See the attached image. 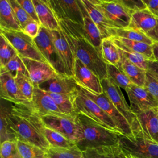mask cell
<instances>
[{"label":"cell","instance_id":"cell-1","mask_svg":"<svg viewBox=\"0 0 158 158\" xmlns=\"http://www.w3.org/2000/svg\"><path fill=\"white\" fill-rule=\"evenodd\" d=\"M7 118L17 140L35 145L45 151L49 148L44 135V125L31 102L12 103L7 107Z\"/></svg>","mask_w":158,"mask_h":158},{"label":"cell","instance_id":"cell-2","mask_svg":"<svg viewBox=\"0 0 158 158\" xmlns=\"http://www.w3.org/2000/svg\"><path fill=\"white\" fill-rule=\"evenodd\" d=\"M57 20L75 58L81 61L100 80L107 77V64L86 38L83 27L69 20Z\"/></svg>","mask_w":158,"mask_h":158},{"label":"cell","instance_id":"cell-3","mask_svg":"<svg viewBox=\"0 0 158 158\" xmlns=\"http://www.w3.org/2000/svg\"><path fill=\"white\" fill-rule=\"evenodd\" d=\"M75 120L80 131V138L76 145L82 151L88 148L118 144L121 134L106 128L83 114L78 113Z\"/></svg>","mask_w":158,"mask_h":158},{"label":"cell","instance_id":"cell-4","mask_svg":"<svg viewBox=\"0 0 158 158\" xmlns=\"http://www.w3.org/2000/svg\"><path fill=\"white\" fill-rule=\"evenodd\" d=\"M75 107L77 114H83L106 128L121 134L110 117L85 93L80 86L75 99Z\"/></svg>","mask_w":158,"mask_h":158},{"label":"cell","instance_id":"cell-5","mask_svg":"<svg viewBox=\"0 0 158 158\" xmlns=\"http://www.w3.org/2000/svg\"><path fill=\"white\" fill-rule=\"evenodd\" d=\"M1 34L3 35L9 41L21 58L47 62L38 49L34 40L27 35L22 30L16 31L1 28Z\"/></svg>","mask_w":158,"mask_h":158},{"label":"cell","instance_id":"cell-6","mask_svg":"<svg viewBox=\"0 0 158 158\" xmlns=\"http://www.w3.org/2000/svg\"><path fill=\"white\" fill-rule=\"evenodd\" d=\"M120 147L136 158H158V143L141 136L120 135Z\"/></svg>","mask_w":158,"mask_h":158},{"label":"cell","instance_id":"cell-7","mask_svg":"<svg viewBox=\"0 0 158 158\" xmlns=\"http://www.w3.org/2000/svg\"><path fill=\"white\" fill-rule=\"evenodd\" d=\"M34 41L47 62L56 73L61 75H68L64 63L59 55L52 40L50 30L41 26L38 36Z\"/></svg>","mask_w":158,"mask_h":158},{"label":"cell","instance_id":"cell-8","mask_svg":"<svg viewBox=\"0 0 158 158\" xmlns=\"http://www.w3.org/2000/svg\"><path fill=\"white\" fill-rule=\"evenodd\" d=\"M92 1L116 28H127L129 27L131 19V14L120 0Z\"/></svg>","mask_w":158,"mask_h":158},{"label":"cell","instance_id":"cell-9","mask_svg":"<svg viewBox=\"0 0 158 158\" xmlns=\"http://www.w3.org/2000/svg\"><path fill=\"white\" fill-rule=\"evenodd\" d=\"M101 82L103 93L128 121L131 128L133 133V131L136 127V116L127 104L120 88L113 83L108 77L102 79L101 80Z\"/></svg>","mask_w":158,"mask_h":158},{"label":"cell","instance_id":"cell-10","mask_svg":"<svg viewBox=\"0 0 158 158\" xmlns=\"http://www.w3.org/2000/svg\"><path fill=\"white\" fill-rule=\"evenodd\" d=\"M57 20H65L83 26L84 17L87 14L81 0H49Z\"/></svg>","mask_w":158,"mask_h":158},{"label":"cell","instance_id":"cell-11","mask_svg":"<svg viewBox=\"0 0 158 158\" xmlns=\"http://www.w3.org/2000/svg\"><path fill=\"white\" fill-rule=\"evenodd\" d=\"M76 116L46 115L41 116L44 125L59 132L75 144L80 140V131Z\"/></svg>","mask_w":158,"mask_h":158},{"label":"cell","instance_id":"cell-12","mask_svg":"<svg viewBox=\"0 0 158 158\" xmlns=\"http://www.w3.org/2000/svg\"><path fill=\"white\" fill-rule=\"evenodd\" d=\"M81 88L85 93L93 99L110 117L122 135L126 136H133L131 128L128 121L104 93L100 95H97L82 87Z\"/></svg>","mask_w":158,"mask_h":158},{"label":"cell","instance_id":"cell-13","mask_svg":"<svg viewBox=\"0 0 158 158\" xmlns=\"http://www.w3.org/2000/svg\"><path fill=\"white\" fill-rule=\"evenodd\" d=\"M137 123L133 136L139 135L158 143V108L136 114Z\"/></svg>","mask_w":158,"mask_h":158},{"label":"cell","instance_id":"cell-14","mask_svg":"<svg viewBox=\"0 0 158 158\" xmlns=\"http://www.w3.org/2000/svg\"><path fill=\"white\" fill-rule=\"evenodd\" d=\"M132 112L136 114L158 108V101L144 88L132 84L125 89Z\"/></svg>","mask_w":158,"mask_h":158},{"label":"cell","instance_id":"cell-15","mask_svg":"<svg viewBox=\"0 0 158 158\" xmlns=\"http://www.w3.org/2000/svg\"><path fill=\"white\" fill-rule=\"evenodd\" d=\"M73 77L78 85L85 89L97 95L103 93L99 78L77 59L75 60Z\"/></svg>","mask_w":158,"mask_h":158},{"label":"cell","instance_id":"cell-16","mask_svg":"<svg viewBox=\"0 0 158 158\" xmlns=\"http://www.w3.org/2000/svg\"><path fill=\"white\" fill-rule=\"evenodd\" d=\"M28 73L29 78L33 85L39 86L59 75L47 62L28 58H22Z\"/></svg>","mask_w":158,"mask_h":158},{"label":"cell","instance_id":"cell-17","mask_svg":"<svg viewBox=\"0 0 158 158\" xmlns=\"http://www.w3.org/2000/svg\"><path fill=\"white\" fill-rule=\"evenodd\" d=\"M50 32L54 44L64 63L68 75L73 77L75 58L61 28Z\"/></svg>","mask_w":158,"mask_h":158},{"label":"cell","instance_id":"cell-18","mask_svg":"<svg viewBox=\"0 0 158 158\" xmlns=\"http://www.w3.org/2000/svg\"><path fill=\"white\" fill-rule=\"evenodd\" d=\"M38 87L48 93L73 94L78 91L80 86L73 77L57 75L41 83Z\"/></svg>","mask_w":158,"mask_h":158},{"label":"cell","instance_id":"cell-19","mask_svg":"<svg viewBox=\"0 0 158 158\" xmlns=\"http://www.w3.org/2000/svg\"><path fill=\"white\" fill-rule=\"evenodd\" d=\"M31 103L40 117L46 115H67L60 112L49 94L40 89L38 86L34 87Z\"/></svg>","mask_w":158,"mask_h":158},{"label":"cell","instance_id":"cell-20","mask_svg":"<svg viewBox=\"0 0 158 158\" xmlns=\"http://www.w3.org/2000/svg\"><path fill=\"white\" fill-rule=\"evenodd\" d=\"M88 15L99 28L102 39L114 36L116 27L96 7L92 0H81Z\"/></svg>","mask_w":158,"mask_h":158},{"label":"cell","instance_id":"cell-21","mask_svg":"<svg viewBox=\"0 0 158 158\" xmlns=\"http://www.w3.org/2000/svg\"><path fill=\"white\" fill-rule=\"evenodd\" d=\"M0 94L2 99L12 103L29 102L20 93L14 77L8 72L0 73Z\"/></svg>","mask_w":158,"mask_h":158},{"label":"cell","instance_id":"cell-22","mask_svg":"<svg viewBox=\"0 0 158 158\" xmlns=\"http://www.w3.org/2000/svg\"><path fill=\"white\" fill-rule=\"evenodd\" d=\"M41 26L52 31L60 28L59 22L49 4V0H33Z\"/></svg>","mask_w":158,"mask_h":158},{"label":"cell","instance_id":"cell-23","mask_svg":"<svg viewBox=\"0 0 158 158\" xmlns=\"http://www.w3.org/2000/svg\"><path fill=\"white\" fill-rule=\"evenodd\" d=\"M157 25V19L148 9H146L131 14V22L128 27L140 30L147 35Z\"/></svg>","mask_w":158,"mask_h":158},{"label":"cell","instance_id":"cell-24","mask_svg":"<svg viewBox=\"0 0 158 158\" xmlns=\"http://www.w3.org/2000/svg\"><path fill=\"white\" fill-rule=\"evenodd\" d=\"M118 67L124 72L133 84L141 87H144L147 70H143L131 63L122 54V52L121 61Z\"/></svg>","mask_w":158,"mask_h":158},{"label":"cell","instance_id":"cell-25","mask_svg":"<svg viewBox=\"0 0 158 158\" xmlns=\"http://www.w3.org/2000/svg\"><path fill=\"white\" fill-rule=\"evenodd\" d=\"M0 27L6 30H22L8 0L0 1Z\"/></svg>","mask_w":158,"mask_h":158},{"label":"cell","instance_id":"cell-26","mask_svg":"<svg viewBox=\"0 0 158 158\" xmlns=\"http://www.w3.org/2000/svg\"><path fill=\"white\" fill-rule=\"evenodd\" d=\"M101 57L107 64L119 67L121 61V52L112 38L103 39L101 43Z\"/></svg>","mask_w":158,"mask_h":158},{"label":"cell","instance_id":"cell-27","mask_svg":"<svg viewBox=\"0 0 158 158\" xmlns=\"http://www.w3.org/2000/svg\"><path fill=\"white\" fill-rule=\"evenodd\" d=\"M77 93L73 94H57L48 93L55 101L60 112L67 115L76 116L75 99Z\"/></svg>","mask_w":158,"mask_h":158},{"label":"cell","instance_id":"cell-28","mask_svg":"<svg viewBox=\"0 0 158 158\" xmlns=\"http://www.w3.org/2000/svg\"><path fill=\"white\" fill-rule=\"evenodd\" d=\"M83 28L88 40L101 55V43L103 39L99 28L89 17L88 13L85 15Z\"/></svg>","mask_w":158,"mask_h":158},{"label":"cell","instance_id":"cell-29","mask_svg":"<svg viewBox=\"0 0 158 158\" xmlns=\"http://www.w3.org/2000/svg\"><path fill=\"white\" fill-rule=\"evenodd\" d=\"M44 135L50 147L69 148L76 145L75 142L69 139L62 134L45 126Z\"/></svg>","mask_w":158,"mask_h":158},{"label":"cell","instance_id":"cell-30","mask_svg":"<svg viewBox=\"0 0 158 158\" xmlns=\"http://www.w3.org/2000/svg\"><path fill=\"white\" fill-rule=\"evenodd\" d=\"M127 39L131 41H139L152 45L154 41L140 30L127 28H116L114 31V36Z\"/></svg>","mask_w":158,"mask_h":158},{"label":"cell","instance_id":"cell-31","mask_svg":"<svg viewBox=\"0 0 158 158\" xmlns=\"http://www.w3.org/2000/svg\"><path fill=\"white\" fill-rule=\"evenodd\" d=\"M112 38L116 46L120 49L122 54L129 61L143 70H148V60L145 56L128 49L125 45L117 41L115 38L112 37Z\"/></svg>","mask_w":158,"mask_h":158},{"label":"cell","instance_id":"cell-32","mask_svg":"<svg viewBox=\"0 0 158 158\" xmlns=\"http://www.w3.org/2000/svg\"><path fill=\"white\" fill-rule=\"evenodd\" d=\"M120 43L125 45L128 49L136 52L138 53L143 54L144 56L146 57L148 60L154 61L155 60L152 45L146 44L145 43L131 41L125 38H118V37H114Z\"/></svg>","mask_w":158,"mask_h":158},{"label":"cell","instance_id":"cell-33","mask_svg":"<svg viewBox=\"0 0 158 158\" xmlns=\"http://www.w3.org/2000/svg\"><path fill=\"white\" fill-rule=\"evenodd\" d=\"M107 75L113 83L125 90L133 84L124 72L114 65L107 64Z\"/></svg>","mask_w":158,"mask_h":158},{"label":"cell","instance_id":"cell-34","mask_svg":"<svg viewBox=\"0 0 158 158\" xmlns=\"http://www.w3.org/2000/svg\"><path fill=\"white\" fill-rule=\"evenodd\" d=\"M46 153V158H84L83 151L77 145L69 148L49 147Z\"/></svg>","mask_w":158,"mask_h":158},{"label":"cell","instance_id":"cell-35","mask_svg":"<svg viewBox=\"0 0 158 158\" xmlns=\"http://www.w3.org/2000/svg\"><path fill=\"white\" fill-rule=\"evenodd\" d=\"M14 79L22 95L27 101L31 102L33 99L35 86L30 78L22 73L18 72Z\"/></svg>","mask_w":158,"mask_h":158},{"label":"cell","instance_id":"cell-36","mask_svg":"<svg viewBox=\"0 0 158 158\" xmlns=\"http://www.w3.org/2000/svg\"><path fill=\"white\" fill-rule=\"evenodd\" d=\"M0 141L1 144L8 141H17V138L12 131L7 118V107L1 106L0 112Z\"/></svg>","mask_w":158,"mask_h":158},{"label":"cell","instance_id":"cell-37","mask_svg":"<svg viewBox=\"0 0 158 158\" xmlns=\"http://www.w3.org/2000/svg\"><path fill=\"white\" fill-rule=\"evenodd\" d=\"M16 142L22 158H46V151L41 148L19 140Z\"/></svg>","mask_w":158,"mask_h":158},{"label":"cell","instance_id":"cell-38","mask_svg":"<svg viewBox=\"0 0 158 158\" xmlns=\"http://www.w3.org/2000/svg\"><path fill=\"white\" fill-rule=\"evenodd\" d=\"M0 36V68H2L9 61L19 54L15 49L3 35L1 34Z\"/></svg>","mask_w":158,"mask_h":158},{"label":"cell","instance_id":"cell-39","mask_svg":"<svg viewBox=\"0 0 158 158\" xmlns=\"http://www.w3.org/2000/svg\"><path fill=\"white\" fill-rule=\"evenodd\" d=\"M115 146L88 148L83 151L84 158H116Z\"/></svg>","mask_w":158,"mask_h":158},{"label":"cell","instance_id":"cell-40","mask_svg":"<svg viewBox=\"0 0 158 158\" xmlns=\"http://www.w3.org/2000/svg\"><path fill=\"white\" fill-rule=\"evenodd\" d=\"M2 72H8L14 77L18 72H20L29 77L27 68L22 58L19 55L9 61L4 67L0 68V73Z\"/></svg>","mask_w":158,"mask_h":158},{"label":"cell","instance_id":"cell-41","mask_svg":"<svg viewBox=\"0 0 158 158\" xmlns=\"http://www.w3.org/2000/svg\"><path fill=\"white\" fill-rule=\"evenodd\" d=\"M16 141H8L1 144V158H22Z\"/></svg>","mask_w":158,"mask_h":158},{"label":"cell","instance_id":"cell-42","mask_svg":"<svg viewBox=\"0 0 158 158\" xmlns=\"http://www.w3.org/2000/svg\"><path fill=\"white\" fill-rule=\"evenodd\" d=\"M9 3L12 7L17 20L19 21L22 29L30 21L33 20L31 17L27 13L17 0H9Z\"/></svg>","mask_w":158,"mask_h":158},{"label":"cell","instance_id":"cell-43","mask_svg":"<svg viewBox=\"0 0 158 158\" xmlns=\"http://www.w3.org/2000/svg\"><path fill=\"white\" fill-rule=\"evenodd\" d=\"M144 88L158 101V78L148 70L146 71Z\"/></svg>","mask_w":158,"mask_h":158},{"label":"cell","instance_id":"cell-44","mask_svg":"<svg viewBox=\"0 0 158 158\" xmlns=\"http://www.w3.org/2000/svg\"><path fill=\"white\" fill-rule=\"evenodd\" d=\"M123 5L132 14L133 13L147 9L143 0H120Z\"/></svg>","mask_w":158,"mask_h":158},{"label":"cell","instance_id":"cell-45","mask_svg":"<svg viewBox=\"0 0 158 158\" xmlns=\"http://www.w3.org/2000/svg\"><path fill=\"white\" fill-rule=\"evenodd\" d=\"M17 1L33 20L40 23L33 0H17Z\"/></svg>","mask_w":158,"mask_h":158},{"label":"cell","instance_id":"cell-46","mask_svg":"<svg viewBox=\"0 0 158 158\" xmlns=\"http://www.w3.org/2000/svg\"><path fill=\"white\" fill-rule=\"evenodd\" d=\"M41 25L40 23L31 20L28 22L22 29V31L32 39H35L38 35Z\"/></svg>","mask_w":158,"mask_h":158},{"label":"cell","instance_id":"cell-47","mask_svg":"<svg viewBox=\"0 0 158 158\" xmlns=\"http://www.w3.org/2000/svg\"><path fill=\"white\" fill-rule=\"evenodd\" d=\"M147 9L156 18H158V1L157 0H143Z\"/></svg>","mask_w":158,"mask_h":158},{"label":"cell","instance_id":"cell-48","mask_svg":"<svg viewBox=\"0 0 158 158\" xmlns=\"http://www.w3.org/2000/svg\"><path fill=\"white\" fill-rule=\"evenodd\" d=\"M154 76L158 78V62L148 60V70Z\"/></svg>","mask_w":158,"mask_h":158},{"label":"cell","instance_id":"cell-49","mask_svg":"<svg viewBox=\"0 0 158 158\" xmlns=\"http://www.w3.org/2000/svg\"><path fill=\"white\" fill-rule=\"evenodd\" d=\"M147 36L152 39L154 41L158 42V25L151 31L148 33Z\"/></svg>","mask_w":158,"mask_h":158},{"label":"cell","instance_id":"cell-50","mask_svg":"<svg viewBox=\"0 0 158 158\" xmlns=\"http://www.w3.org/2000/svg\"><path fill=\"white\" fill-rule=\"evenodd\" d=\"M152 48L154 59L156 61L158 62V42L154 41L153 44H152Z\"/></svg>","mask_w":158,"mask_h":158},{"label":"cell","instance_id":"cell-51","mask_svg":"<svg viewBox=\"0 0 158 158\" xmlns=\"http://www.w3.org/2000/svg\"><path fill=\"white\" fill-rule=\"evenodd\" d=\"M131 156H132V157H133V158H136V157H134V156H132V155H131Z\"/></svg>","mask_w":158,"mask_h":158},{"label":"cell","instance_id":"cell-52","mask_svg":"<svg viewBox=\"0 0 158 158\" xmlns=\"http://www.w3.org/2000/svg\"><path fill=\"white\" fill-rule=\"evenodd\" d=\"M157 20H158V18H157Z\"/></svg>","mask_w":158,"mask_h":158}]
</instances>
